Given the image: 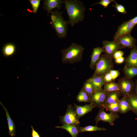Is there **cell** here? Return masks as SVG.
I'll return each instance as SVG.
<instances>
[{
    "label": "cell",
    "instance_id": "obj_22",
    "mask_svg": "<svg viewBox=\"0 0 137 137\" xmlns=\"http://www.w3.org/2000/svg\"><path fill=\"white\" fill-rule=\"evenodd\" d=\"M121 95L120 92L118 91L109 93L108 98L105 106L114 101H119L120 99L119 98Z\"/></svg>",
    "mask_w": 137,
    "mask_h": 137
},
{
    "label": "cell",
    "instance_id": "obj_29",
    "mask_svg": "<svg viewBox=\"0 0 137 137\" xmlns=\"http://www.w3.org/2000/svg\"><path fill=\"white\" fill-rule=\"evenodd\" d=\"M32 6L33 12L35 14L37 11L40 6L41 0H29Z\"/></svg>",
    "mask_w": 137,
    "mask_h": 137
},
{
    "label": "cell",
    "instance_id": "obj_15",
    "mask_svg": "<svg viewBox=\"0 0 137 137\" xmlns=\"http://www.w3.org/2000/svg\"><path fill=\"white\" fill-rule=\"evenodd\" d=\"M75 111L77 115L79 118L88 113L92 111L95 106L92 104H90L84 106H81L74 104Z\"/></svg>",
    "mask_w": 137,
    "mask_h": 137
},
{
    "label": "cell",
    "instance_id": "obj_7",
    "mask_svg": "<svg viewBox=\"0 0 137 137\" xmlns=\"http://www.w3.org/2000/svg\"><path fill=\"white\" fill-rule=\"evenodd\" d=\"M117 83L121 95L125 97L129 96L132 93L134 86V84L131 79L125 77L119 79Z\"/></svg>",
    "mask_w": 137,
    "mask_h": 137
},
{
    "label": "cell",
    "instance_id": "obj_17",
    "mask_svg": "<svg viewBox=\"0 0 137 137\" xmlns=\"http://www.w3.org/2000/svg\"><path fill=\"white\" fill-rule=\"evenodd\" d=\"M87 79L93 83L94 91L101 89L105 83L104 76H92Z\"/></svg>",
    "mask_w": 137,
    "mask_h": 137
},
{
    "label": "cell",
    "instance_id": "obj_38",
    "mask_svg": "<svg viewBox=\"0 0 137 137\" xmlns=\"http://www.w3.org/2000/svg\"><path fill=\"white\" fill-rule=\"evenodd\" d=\"M135 94L137 96V81L136 83L135 87Z\"/></svg>",
    "mask_w": 137,
    "mask_h": 137
},
{
    "label": "cell",
    "instance_id": "obj_24",
    "mask_svg": "<svg viewBox=\"0 0 137 137\" xmlns=\"http://www.w3.org/2000/svg\"><path fill=\"white\" fill-rule=\"evenodd\" d=\"M76 100L79 102H85L90 103L91 95L87 94L82 88L76 97Z\"/></svg>",
    "mask_w": 137,
    "mask_h": 137
},
{
    "label": "cell",
    "instance_id": "obj_18",
    "mask_svg": "<svg viewBox=\"0 0 137 137\" xmlns=\"http://www.w3.org/2000/svg\"><path fill=\"white\" fill-rule=\"evenodd\" d=\"M78 127L69 124H64L60 126H56L55 128H61L66 130L70 133L72 137H77L79 133Z\"/></svg>",
    "mask_w": 137,
    "mask_h": 137
},
{
    "label": "cell",
    "instance_id": "obj_1",
    "mask_svg": "<svg viewBox=\"0 0 137 137\" xmlns=\"http://www.w3.org/2000/svg\"><path fill=\"white\" fill-rule=\"evenodd\" d=\"M64 3L68 18V24L73 27L82 22L86 10L82 2L79 0H64Z\"/></svg>",
    "mask_w": 137,
    "mask_h": 137
},
{
    "label": "cell",
    "instance_id": "obj_21",
    "mask_svg": "<svg viewBox=\"0 0 137 137\" xmlns=\"http://www.w3.org/2000/svg\"><path fill=\"white\" fill-rule=\"evenodd\" d=\"M119 102V113L124 114L131 110L129 105L126 97H123L120 99Z\"/></svg>",
    "mask_w": 137,
    "mask_h": 137
},
{
    "label": "cell",
    "instance_id": "obj_35",
    "mask_svg": "<svg viewBox=\"0 0 137 137\" xmlns=\"http://www.w3.org/2000/svg\"><path fill=\"white\" fill-rule=\"evenodd\" d=\"M31 128L32 129V137H40L38 132L35 130L32 126H31Z\"/></svg>",
    "mask_w": 137,
    "mask_h": 137
},
{
    "label": "cell",
    "instance_id": "obj_4",
    "mask_svg": "<svg viewBox=\"0 0 137 137\" xmlns=\"http://www.w3.org/2000/svg\"><path fill=\"white\" fill-rule=\"evenodd\" d=\"M112 58L104 54H101L96 63L95 71L92 76H104L113 68Z\"/></svg>",
    "mask_w": 137,
    "mask_h": 137
},
{
    "label": "cell",
    "instance_id": "obj_11",
    "mask_svg": "<svg viewBox=\"0 0 137 137\" xmlns=\"http://www.w3.org/2000/svg\"><path fill=\"white\" fill-rule=\"evenodd\" d=\"M115 41L121 48H128L132 49L135 45L136 39L131 36L130 33L122 36Z\"/></svg>",
    "mask_w": 137,
    "mask_h": 137
},
{
    "label": "cell",
    "instance_id": "obj_5",
    "mask_svg": "<svg viewBox=\"0 0 137 137\" xmlns=\"http://www.w3.org/2000/svg\"><path fill=\"white\" fill-rule=\"evenodd\" d=\"M60 117V123L79 126L80 124L79 118L77 115L75 107L72 105H67L66 112L63 116Z\"/></svg>",
    "mask_w": 137,
    "mask_h": 137
},
{
    "label": "cell",
    "instance_id": "obj_10",
    "mask_svg": "<svg viewBox=\"0 0 137 137\" xmlns=\"http://www.w3.org/2000/svg\"><path fill=\"white\" fill-rule=\"evenodd\" d=\"M102 44L104 48V54L107 57L113 58L114 53L119 49H121L116 41H109L104 40Z\"/></svg>",
    "mask_w": 137,
    "mask_h": 137
},
{
    "label": "cell",
    "instance_id": "obj_13",
    "mask_svg": "<svg viewBox=\"0 0 137 137\" xmlns=\"http://www.w3.org/2000/svg\"><path fill=\"white\" fill-rule=\"evenodd\" d=\"M124 66L128 68L137 67V47L136 45L131 49L126 58Z\"/></svg>",
    "mask_w": 137,
    "mask_h": 137
},
{
    "label": "cell",
    "instance_id": "obj_32",
    "mask_svg": "<svg viewBox=\"0 0 137 137\" xmlns=\"http://www.w3.org/2000/svg\"><path fill=\"white\" fill-rule=\"evenodd\" d=\"M109 72L113 81L120 75V73L119 71L118 70H110Z\"/></svg>",
    "mask_w": 137,
    "mask_h": 137
},
{
    "label": "cell",
    "instance_id": "obj_36",
    "mask_svg": "<svg viewBox=\"0 0 137 137\" xmlns=\"http://www.w3.org/2000/svg\"><path fill=\"white\" fill-rule=\"evenodd\" d=\"M124 60V58L122 57L115 59V61L117 63L120 64L123 63Z\"/></svg>",
    "mask_w": 137,
    "mask_h": 137
},
{
    "label": "cell",
    "instance_id": "obj_37",
    "mask_svg": "<svg viewBox=\"0 0 137 137\" xmlns=\"http://www.w3.org/2000/svg\"><path fill=\"white\" fill-rule=\"evenodd\" d=\"M130 20L135 25L137 24V16Z\"/></svg>",
    "mask_w": 137,
    "mask_h": 137
},
{
    "label": "cell",
    "instance_id": "obj_3",
    "mask_svg": "<svg viewBox=\"0 0 137 137\" xmlns=\"http://www.w3.org/2000/svg\"><path fill=\"white\" fill-rule=\"evenodd\" d=\"M63 11L58 9L53 10L50 12V25L55 30L58 38L62 39L65 38L67 34V21H65L62 15Z\"/></svg>",
    "mask_w": 137,
    "mask_h": 137
},
{
    "label": "cell",
    "instance_id": "obj_33",
    "mask_svg": "<svg viewBox=\"0 0 137 137\" xmlns=\"http://www.w3.org/2000/svg\"><path fill=\"white\" fill-rule=\"evenodd\" d=\"M104 77L105 83L113 81L109 72L107 73Z\"/></svg>",
    "mask_w": 137,
    "mask_h": 137
},
{
    "label": "cell",
    "instance_id": "obj_26",
    "mask_svg": "<svg viewBox=\"0 0 137 137\" xmlns=\"http://www.w3.org/2000/svg\"><path fill=\"white\" fill-rule=\"evenodd\" d=\"M107 130L103 127H98L95 126H89L85 127H78L79 133L86 131H106Z\"/></svg>",
    "mask_w": 137,
    "mask_h": 137
},
{
    "label": "cell",
    "instance_id": "obj_12",
    "mask_svg": "<svg viewBox=\"0 0 137 137\" xmlns=\"http://www.w3.org/2000/svg\"><path fill=\"white\" fill-rule=\"evenodd\" d=\"M63 0H44L43 1V8L47 13V16L54 9H60L64 3Z\"/></svg>",
    "mask_w": 137,
    "mask_h": 137
},
{
    "label": "cell",
    "instance_id": "obj_6",
    "mask_svg": "<svg viewBox=\"0 0 137 137\" xmlns=\"http://www.w3.org/2000/svg\"><path fill=\"white\" fill-rule=\"evenodd\" d=\"M108 93L102 88L94 91V93L91 95L90 103L100 109H104Z\"/></svg>",
    "mask_w": 137,
    "mask_h": 137
},
{
    "label": "cell",
    "instance_id": "obj_23",
    "mask_svg": "<svg viewBox=\"0 0 137 137\" xmlns=\"http://www.w3.org/2000/svg\"><path fill=\"white\" fill-rule=\"evenodd\" d=\"M104 86V90L108 93L114 91H120L118 83L114 81L105 83Z\"/></svg>",
    "mask_w": 137,
    "mask_h": 137
},
{
    "label": "cell",
    "instance_id": "obj_8",
    "mask_svg": "<svg viewBox=\"0 0 137 137\" xmlns=\"http://www.w3.org/2000/svg\"><path fill=\"white\" fill-rule=\"evenodd\" d=\"M117 113L106 112L104 109H100L95 118L96 125L100 121L108 123L111 126H113L114 122L119 117Z\"/></svg>",
    "mask_w": 137,
    "mask_h": 137
},
{
    "label": "cell",
    "instance_id": "obj_30",
    "mask_svg": "<svg viewBox=\"0 0 137 137\" xmlns=\"http://www.w3.org/2000/svg\"><path fill=\"white\" fill-rule=\"evenodd\" d=\"M114 2H115V4L112 5L114 7L116 8L117 11L124 14H126V11L124 6L122 5L117 3L114 0Z\"/></svg>",
    "mask_w": 137,
    "mask_h": 137
},
{
    "label": "cell",
    "instance_id": "obj_28",
    "mask_svg": "<svg viewBox=\"0 0 137 137\" xmlns=\"http://www.w3.org/2000/svg\"><path fill=\"white\" fill-rule=\"evenodd\" d=\"M82 88L87 94L90 95H92L94 92L93 83L88 79L84 83Z\"/></svg>",
    "mask_w": 137,
    "mask_h": 137
},
{
    "label": "cell",
    "instance_id": "obj_19",
    "mask_svg": "<svg viewBox=\"0 0 137 137\" xmlns=\"http://www.w3.org/2000/svg\"><path fill=\"white\" fill-rule=\"evenodd\" d=\"M131 110L137 115V96L131 93L128 97H126Z\"/></svg>",
    "mask_w": 137,
    "mask_h": 137
},
{
    "label": "cell",
    "instance_id": "obj_16",
    "mask_svg": "<svg viewBox=\"0 0 137 137\" xmlns=\"http://www.w3.org/2000/svg\"><path fill=\"white\" fill-rule=\"evenodd\" d=\"M0 104L3 107L5 112L7 121L9 134L11 137L14 136L15 135V126L14 122L11 118L7 109L4 106L1 102Z\"/></svg>",
    "mask_w": 137,
    "mask_h": 137
},
{
    "label": "cell",
    "instance_id": "obj_2",
    "mask_svg": "<svg viewBox=\"0 0 137 137\" xmlns=\"http://www.w3.org/2000/svg\"><path fill=\"white\" fill-rule=\"evenodd\" d=\"M84 49L82 45L72 43L68 47L61 50L62 62L72 64L81 61Z\"/></svg>",
    "mask_w": 137,
    "mask_h": 137
},
{
    "label": "cell",
    "instance_id": "obj_9",
    "mask_svg": "<svg viewBox=\"0 0 137 137\" xmlns=\"http://www.w3.org/2000/svg\"><path fill=\"white\" fill-rule=\"evenodd\" d=\"M135 26L130 20L123 22L118 27L113 36V40L115 41L122 36L130 33Z\"/></svg>",
    "mask_w": 137,
    "mask_h": 137
},
{
    "label": "cell",
    "instance_id": "obj_34",
    "mask_svg": "<svg viewBox=\"0 0 137 137\" xmlns=\"http://www.w3.org/2000/svg\"><path fill=\"white\" fill-rule=\"evenodd\" d=\"M124 53L123 51L120 50L116 51L114 53L113 58L115 59L117 58L123 57Z\"/></svg>",
    "mask_w": 137,
    "mask_h": 137
},
{
    "label": "cell",
    "instance_id": "obj_27",
    "mask_svg": "<svg viewBox=\"0 0 137 137\" xmlns=\"http://www.w3.org/2000/svg\"><path fill=\"white\" fill-rule=\"evenodd\" d=\"M119 101H114L111 104L105 106L104 109L109 111L110 112L117 113L119 112Z\"/></svg>",
    "mask_w": 137,
    "mask_h": 137
},
{
    "label": "cell",
    "instance_id": "obj_25",
    "mask_svg": "<svg viewBox=\"0 0 137 137\" xmlns=\"http://www.w3.org/2000/svg\"><path fill=\"white\" fill-rule=\"evenodd\" d=\"M123 71L125 77L131 79L137 75V67L128 68L124 66Z\"/></svg>",
    "mask_w": 137,
    "mask_h": 137
},
{
    "label": "cell",
    "instance_id": "obj_14",
    "mask_svg": "<svg viewBox=\"0 0 137 137\" xmlns=\"http://www.w3.org/2000/svg\"><path fill=\"white\" fill-rule=\"evenodd\" d=\"M104 51L103 46L93 48L92 53L90 56L91 61L89 65L90 68L92 70L95 69L96 64L99 59L101 53Z\"/></svg>",
    "mask_w": 137,
    "mask_h": 137
},
{
    "label": "cell",
    "instance_id": "obj_31",
    "mask_svg": "<svg viewBox=\"0 0 137 137\" xmlns=\"http://www.w3.org/2000/svg\"><path fill=\"white\" fill-rule=\"evenodd\" d=\"M114 0H101L99 2L94 3L92 5L93 6L97 4H100L103 6L104 8H107L111 2L114 1Z\"/></svg>",
    "mask_w": 137,
    "mask_h": 137
},
{
    "label": "cell",
    "instance_id": "obj_20",
    "mask_svg": "<svg viewBox=\"0 0 137 137\" xmlns=\"http://www.w3.org/2000/svg\"><path fill=\"white\" fill-rule=\"evenodd\" d=\"M15 50V47L13 44L8 43L5 44L4 46L2 52L5 56L9 57L11 56L14 54Z\"/></svg>",
    "mask_w": 137,
    "mask_h": 137
}]
</instances>
